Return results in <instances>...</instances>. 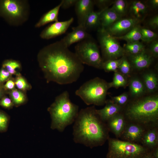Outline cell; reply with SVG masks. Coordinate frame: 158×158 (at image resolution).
<instances>
[{
    "instance_id": "6da1fadb",
    "label": "cell",
    "mask_w": 158,
    "mask_h": 158,
    "mask_svg": "<svg viewBox=\"0 0 158 158\" xmlns=\"http://www.w3.org/2000/svg\"><path fill=\"white\" fill-rule=\"evenodd\" d=\"M37 59L48 82L72 83L78 80L84 69L75 53L69 49L62 39L42 49Z\"/></svg>"
},
{
    "instance_id": "7a4b0ae2",
    "label": "cell",
    "mask_w": 158,
    "mask_h": 158,
    "mask_svg": "<svg viewBox=\"0 0 158 158\" xmlns=\"http://www.w3.org/2000/svg\"><path fill=\"white\" fill-rule=\"evenodd\" d=\"M94 106L81 109L73 126V140L92 148L103 145L109 138V129L97 113Z\"/></svg>"
},
{
    "instance_id": "3957f363",
    "label": "cell",
    "mask_w": 158,
    "mask_h": 158,
    "mask_svg": "<svg viewBox=\"0 0 158 158\" xmlns=\"http://www.w3.org/2000/svg\"><path fill=\"white\" fill-rule=\"evenodd\" d=\"M129 122L140 124L148 128L156 127L158 121V96H148L130 103L125 112Z\"/></svg>"
},
{
    "instance_id": "277c9868",
    "label": "cell",
    "mask_w": 158,
    "mask_h": 158,
    "mask_svg": "<svg viewBox=\"0 0 158 158\" xmlns=\"http://www.w3.org/2000/svg\"><path fill=\"white\" fill-rule=\"evenodd\" d=\"M78 106L71 101L69 95L65 91L57 96L48 108L51 118V128L63 132L74 122L78 113Z\"/></svg>"
},
{
    "instance_id": "5b68a950",
    "label": "cell",
    "mask_w": 158,
    "mask_h": 158,
    "mask_svg": "<svg viewBox=\"0 0 158 158\" xmlns=\"http://www.w3.org/2000/svg\"><path fill=\"white\" fill-rule=\"evenodd\" d=\"M108 83L104 80L97 77L84 83L75 92L87 105L101 106L106 101Z\"/></svg>"
},
{
    "instance_id": "8992f818",
    "label": "cell",
    "mask_w": 158,
    "mask_h": 158,
    "mask_svg": "<svg viewBox=\"0 0 158 158\" xmlns=\"http://www.w3.org/2000/svg\"><path fill=\"white\" fill-rule=\"evenodd\" d=\"M30 13V5L27 0H0V16L11 25H23L28 20Z\"/></svg>"
},
{
    "instance_id": "52a82bcc",
    "label": "cell",
    "mask_w": 158,
    "mask_h": 158,
    "mask_svg": "<svg viewBox=\"0 0 158 158\" xmlns=\"http://www.w3.org/2000/svg\"><path fill=\"white\" fill-rule=\"evenodd\" d=\"M107 158H142L150 150L137 143L109 138Z\"/></svg>"
},
{
    "instance_id": "ba28073f",
    "label": "cell",
    "mask_w": 158,
    "mask_h": 158,
    "mask_svg": "<svg viewBox=\"0 0 158 158\" xmlns=\"http://www.w3.org/2000/svg\"><path fill=\"white\" fill-rule=\"evenodd\" d=\"M75 49V54L83 64L102 68L103 60L97 44L91 37L79 42Z\"/></svg>"
},
{
    "instance_id": "9c48e42d",
    "label": "cell",
    "mask_w": 158,
    "mask_h": 158,
    "mask_svg": "<svg viewBox=\"0 0 158 158\" xmlns=\"http://www.w3.org/2000/svg\"><path fill=\"white\" fill-rule=\"evenodd\" d=\"M98 36L102 55L106 60L118 59L124 56L123 48L118 40L104 29L98 28Z\"/></svg>"
},
{
    "instance_id": "30bf717a",
    "label": "cell",
    "mask_w": 158,
    "mask_h": 158,
    "mask_svg": "<svg viewBox=\"0 0 158 158\" xmlns=\"http://www.w3.org/2000/svg\"><path fill=\"white\" fill-rule=\"evenodd\" d=\"M141 21L139 19L132 17L121 18L104 29L113 36H120L126 34L135 26L139 25Z\"/></svg>"
},
{
    "instance_id": "8fae6325",
    "label": "cell",
    "mask_w": 158,
    "mask_h": 158,
    "mask_svg": "<svg viewBox=\"0 0 158 158\" xmlns=\"http://www.w3.org/2000/svg\"><path fill=\"white\" fill-rule=\"evenodd\" d=\"M73 20L72 17L65 21L55 22L43 30L40 37L42 39L48 40L61 35L66 32Z\"/></svg>"
},
{
    "instance_id": "7c38bea8",
    "label": "cell",
    "mask_w": 158,
    "mask_h": 158,
    "mask_svg": "<svg viewBox=\"0 0 158 158\" xmlns=\"http://www.w3.org/2000/svg\"><path fill=\"white\" fill-rule=\"evenodd\" d=\"M146 129L140 124L129 122L126 123L121 136H122L125 141L137 143L140 142Z\"/></svg>"
},
{
    "instance_id": "4fadbf2b",
    "label": "cell",
    "mask_w": 158,
    "mask_h": 158,
    "mask_svg": "<svg viewBox=\"0 0 158 158\" xmlns=\"http://www.w3.org/2000/svg\"><path fill=\"white\" fill-rule=\"evenodd\" d=\"M94 0H78L75 5V10L78 25L85 27L86 19L89 14L93 11Z\"/></svg>"
},
{
    "instance_id": "5bb4252c",
    "label": "cell",
    "mask_w": 158,
    "mask_h": 158,
    "mask_svg": "<svg viewBox=\"0 0 158 158\" xmlns=\"http://www.w3.org/2000/svg\"><path fill=\"white\" fill-rule=\"evenodd\" d=\"M91 37L85 27L78 25L72 28V31L61 39L68 47L73 44L81 42Z\"/></svg>"
},
{
    "instance_id": "9a60e30c",
    "label": "cell",
    "mask_w": 158,
    "mask_h": 158,
    "mask_svg": "<svg viewBox=\"0 0 158 158\" xmlns=\"http://www.w3.org/2000/svg\"><path fill=\"white\" fill-rule=\"evenodd\" d=\"M107 126L117 137H120L126 124L124 116L119 113L110 118L107 121Z\"/></svg>"
},
{
    "instance_id": "2e32d148",
    "label": "cell",
    "mask_w": 158,
    "mask_h": 158,
    "mask_svg": "<svg viewBox=\"0 0 158 158\" xmlns=\"http://www.w3.org/2000/svg\"><path fill=\"white\" fill-rule=\"evenodd\" d=\"M104 107L96 111L101 119L104 121H107L115 115L120 113L122 107L111 100H106Z\"/></svg>"
},
{
    "instance_id": "e0dca14e",
    "label": "cell",
    "mask_w": 158,
    "mask_h": 158,
    "mask_svg": "<svg viewBox=\"0 0 158 158\" xmlns=\"http://www.w3.org/2000/svg\"><path fill=\"white\" fill-rule=\"evenodd\" d=\"M140 142L142 145L150 150H152L157 147L158 133L157 127L148 128L146 130Z\"/></svg>"
},
{
    "instance_id": "ac0fdd59",
    "label": "cell",
    "mask_w": 158,
    "mask_h": 158,
    "mask_svg": "<svg viewBox=\"0 0 158 158\" xmlns=\"http://www.w3.org/2000/svg\"><path fill=\"white\" fill-rule=\"evenodd\" d=\"M121 18L111 7L105 9L100 15L99 28L106 29Z\"/></svg>"
},
{
    "instance_id": "d6986e66",
    "label": "cell",
    "mask_w": 158,
    "mask_h": 158,
    "mask_svg": "<svg viewBox=\"0 0 158 158\" xmlns=\"http://www.w3.org/2000/svg\"><path fill=\"white\" fill-rule=\"evenodd\" d=\"M152 56L146 51L136 55H130V60L132 65L138 69L148 68L152 62Z\"/></svg>"
},
{
    "instance_id": "ffe728a7",
    "label": "cell",
    "mask_w": 158,
    "mask_h": 158,
    "mask_svg": "<svg viewBox=\"0 0 158 158\" xmlns=\"http://www.w3.org/2000/svg\"><path fill=\"white\" fill-rule=\"evenodd\" d=\"M148 8L147 4L143 1H133L129 5L128 11L131 17L141 21L147 12Z\"/></svg>"
},
{
    "instance_id": "44dd1931",
    "label": "cell",
    "mask_w": 158,
    "mask_h": 158,
    "mask_svg": "<svg viewBox=\"0 0 158 158\" xmlns=\"http://www.w3.org/2000/svg\"><path fill=\"white\" fill-rule=\"evenodd\" d=\"M61 5V2L58 5L45 13L35 24V27L38 28L49 23L58 21L59 12Z\"/></svg>"
},
{
    "instance_id": "7402d4cb",
    "label": "cell",
    "mask_w": 158,
    "mask_h": 158,
    "mask_svg": "<svg viewBox=\"0 0 158 158\" xmlns=\"http://www.w3.org/2000/svg\"><path fill=\"white\" fill-rule=\"evenodd\" d=\"M140 28V26L138 25L126 34L120 36L114 37L117 40H125L127 43L139 41L141 39V37Z\"/></svg>"
},
{
    "instance_id": "603a6c76",
    "label": "cell",
    "mask_w": 158,
    "mask_h": 158,
    "mask_svg": "<svg viewBox=\"0 0 158 158\" xmlns=\"http://www.w3.org/2000/svg\"><path fill=\"white\" fill-rule=\"evenodd\" d=\"M125 53L130 55L139 54L146 51L145 45L141 42H136L127 43L123 47Z\"/></svg>"
},
{
    "instance_id": "cb8c5ba5",
    "label": "cell",
    "mask_w": 158,
    "mask_h": 158,
    "mask_svg": "<svg viewBox=\"0 0 158 158\" xmlns=\"http://www.w3.org/2000/svg\"><path fill=\"white\" fill-rule=\"evenodd\" d=\"M144 84L149 92H152L157 89L158 87V78L156 75L152 72L145 73L143 76Z\"/></svg>"
},
{
    "instance_id": "d4e9b609",
    "label": "cell",
    "mask_w": 158,
    "mask_h": 158,
    "mask_svg": "<svg viewBox=\"0 0 158 158\" xmlns=\"http://www.w3.org/2000/svg\"><path fill=\"white\" fill-rule=\"evenodd\" d=\"M104 9L101 10L98 12L93 11L89 14L86 19L85 23V26L86 30L97 27H98V28H99L100 15Z\"/></svg>"
},
{
    "instance_id": "484cf974",
    "label": "cell",
    "mask_w": 158,
    "mask_h": 158,
    "mask_svg": "<svg viewBox=\"0 0 158 158\" xmlns=\"http://www.w3.org/2000/svg\"><path fill=\"white\" fill-rule=\"evenodd\" d=\"M129 88L130 93L133 96L138 97L144 93L145 87L144 83L140 80L135 78L130 81Z\"/></svg>"
},
{
    "instance_id": "4316f807",
    "label": "cell",
    "mask_w": 158,
    "mask_h": 158,
    "mask_svg": "<svg viewBox=\"0 0 158 158\" xmlns=\"http://www.w3.org/2000/svg\"><path fill=\"white\" fill-rule=\"evenodd\" d=\"M111 7L121 17L125 16L128 10L129 4L125 0H116L114 1Z\"/></svg>"
},
{
    "instance_id": "83f0119b",
    "label": "cell",
    "mask_w": 158,
    "mask_h": 158,
    "mask_svg": "<svg viewBox=\"0 0 158 158\" xmlns=\"http://www.w3.org/2000/svg\"><path fill=\"white\" fill-rule=\"evenodd\" d=\"M127 83V80L124 75L116 71L115 72L112 81L108 83V86L109 88L114 87L117 88L125 87Z\"/></svg>"
},
{
    "instance_id": "f1b7e54d",
    "label": "cell",
    "mask_w": 158,
    "mask_h": 158,
    "mask_svg": "<svg viewBox=\"0 0 158 158\" xmlns=\"http://www.w3.org/2000/svg\"><path fill=\"white\" fill-rule=\"evenodd\" d=\"M122 57L118 59L108 60L104 61L102 68L107 72L117 71L121 62Z\"/></svg>"
},
{
    "instance_id": "f546056e",
    "label": "cell",
    "mask_w": 158,
    "mask_h": 158,
    "mask_svg": "<svg viewBox=\"0 0 158 158\" xmlns=\"http://www.w3.org/2000/svg\"><path fill=\"white\" fill-rule=\"evenodd\" d=\"M140 31L141 36V40L145 42H150L156 39L157 37L156 33L147 28L140 27Z\"/></svg>"
},
{
    "instance_id": "4dcf8cb0",
    "label": "cell",
    "mask_w": 158,
    "mask_h": 158,
    "mask_svg": "<svg viewBox=\"0 0 158 158\" xmlns=\"http://www.w3.org/2000/svg\"><path fill=\"white\" fill-rule=\"evenodd\" d=\"M2 67L10 74H13L16 72V69L20 67V64L19 62L15 60H7L3 63Z\"/></svg>"
},
{
    "instance_id": "1f68e13d",
    "label": "cell",
    "mask_w": 158,
    "mask_h": 158,
    "mask_svg": "<svg viewBox=\"0 0 158 158\" xmlns=\"http://www.w3.org/2000/svg\"><path fill=\"white\" fill-rule=\"evenodd\" d=\"M131 64L126 58L123 56L121 62L119 65L118 69L121 73L123 75H127L129 74L130 70Z\"/></svg>"
},
{
    "instance_id": "d6a6232c",
    "label": "cell",
    "mask_w": 158,
    "mask_h": 158,
    "mask_svg": "<svg viewBox=\"0 0 158 158\" xmlns=\"http://www.w3.org/2000/svg\"><path fill=\"white\" fill-rule=\"evenodd\" d=\"M11 96L13 102L16 104L23 103L25 100L24 94L21 92L16 90H13L11 92Z\"/></svg>"
},
{
    "instance_id": "836d02e7",
    "label": "cell",
    "mask_w": 158,
    "mask_h": 158,
    "mask_svg": "<svg viewBox=\"0 0 158 158\" xmlns=\"http://www.w3.org/2000/svg\"><path fill=\"white\" fill-rule=\"evenodd\" d=\"M128 96L127 94L124 93L118 96L111 97V101L121 107L125 105L128 102Z\"/></svg>"
},
{
    "instance_id": "e575fe53",
    "label": "cell",
    "mask_w": 158,
    "mask_h": 158,
    "mask_svg": "<svg viewBox=\"0 0 158 158\" xmlns=\"http://www.w3.org/2000/svg\"><path fill=\"white\" fill-rule=\"evenodd\" d=\"M9 119L5 113L0 111V132H4L7 128Z\"/></svg>"
},
{
    "instance_id": "d590c367",
    "label": "cell",
    "mask_w": 158,
    "mask_h": 158,
    "mask_svg": "<svg viewBox=\"0 0 158 158\" xmlns=\"http://www.w3.org/2000/svg\"><path fill=\"white\" fill-rule=\"evenodd\" d=\"M150 42L149 47L150 55L157 58L158 56V41L156 39Z\"/></svg>"
},
{
    "instance_id": "8d00e7d4",
    "label": "cell",
    "mask_w": 158,
    "mask_h": 158,
    "mask_svg": "<svg viewBox=\"0 0 158 158\" xmlns=\"http://www.w3.org/2000/svg\"><path fill=\"white\" fill-rule=\"evenodd\" d=\"M95 4H96L102 10L109 8V6L112 4L114 1L110 0H94Z\"/></svg>"
},
{
    "instance_id": "74e56055",
    "label": "cell",
    "mask_w": 158,
    "mask_h": 158,
    "mask_svg": "<svg viewBox=\"0 0 158 158\" xmlns=\"http://www.w3.org/2000/svg\"><path fill=\"white\" fill-rule=\"evenodd\" d=\"M15 84L18 88L21 90H25L29 87L26 81L21 77H19L17 78Z\"/></svg>"
},
{
    "instance_id": "f35d334b",
    "label": "cell",
    "mask_w": 158,
    "mask_h": 158,
    "mask_svg": "<svg viewBox=\"0 0 158 158\" xmlns=\"http://www.w3.org/2000/svg\"><path fill=\"white\" fill-rule=\"evenodd\" d=\"M148 26L153 30H156L158 28V16L156 15L151 18L148 23Z\"/></svg>"
},
{
    "instance_id": "ab89813d",
    "label": "cell",
    "mask_w": 158,
    "mask_h": 158,
    "mask_svg": "<svg viewBox=\"0 0 158 158\" xmlns=\"http://www.w3.org/2000/svg\"><path fill=\"white\" fill-rule=\"evenodd\" d=\"M78 0H63L61 1V7L63 9H67L75 5Z\"/></svg>"
},
{
    "instance_id": "60d3db41",
    "label": "cell",
    "mask_w": 158,
    "mask_h": 158,
    "mask_svg": "<svg viewBox=\"0 0 158 158\" xmlns=\"http://www.w3.org/2000/svg\"><path fill=\"white\" fill-rule=\"evenodd\" d=\"M10 74L4 68L0 71V83H2L6 80L9 77Z\"/></svg>"
},
{
    "instance_id": "b9f144b4",
    "label": "cell",
    "mask_w": 158,
    "mask_h": 158,
    "mask_svg": "<svg viewBox=\"0 0 158 158\" xmlns=\"http://www.w3.org/2000/svg\"><path fill=\"white\" fill-rule=\"evenodd\" d=\"M12 104L11 99L7 97L3 98L0 101V105L6 108L11 107L12 105Z\"/></svg>"
},
{
    "instance_id": "7bdbcfd3",
    "label": "cell",
    "mask_w": 158,
    "mask_h": 158,
    "mask_svg": "<svg viewBox=\"0 0 158 158\" xmlns=\"http://www.w3.org/2000/svg\"><path fill=\"white\" fill-rule=\"evenodd\" d=\"M15 86L14 82L10 80L7 81L4 85L5 87L8 90H12L13 89Z\"/></svg>"
},
{
    "instance_id": "ee69618b",
    "label": "cell",
    "mask_w": 158,
    "mask_h": 158,
    "mask_svg": "<svg viewBox=\"0 0 158 158\" xmlns=\"http://www.w3.org/2000/svg\"><path fill=\"white\" fill-rule=\"evenodd\" d=\"M149 3L151 7L153 9H156L158 7V0H150Z\"/></svg>"
},
{
    "instance_id": "f6af8a7d",
    "label": "cell",
    "mask_w": 158,
    "mask_h": 158,
    "mask_svg": "<svg viewBox=\"0 0 158 158\" xmlns=\"http://www.w3.org/2000/svg\"><path fill=\"white\" fill-rule=\"evenodd\" d=\"M153 156L154 158H158V148L156 147L152 150Z\"/></svg>"
},
{
    "instance_id": "bcb514c9",
    "label": "cell",
    "mask_w": 158,
    "mask_h": 158,
    "mask_svg": "<svg viewBox=\"0 0 158 158\" xmlns=\"http://www.w3.org/2000/svg\"><path fill=\"white\" fill-rule=\"evenodd\" d=\"M142 158H154L153 157L152 151H150L146 155H145Z\"/></svg>"
},
{
    "instance_id": "7dc6e473",
    "label": "cell",
    "mask_w": 158,
    "mask_h": 158,
    "mask_svg": "<svg viewBox=\"0 0 158 158\" xmlns=\"http://www.w3.org/2000/svg\"><path fill=\"white\" fill-rule=\"evenodd\" d=\"M2 90L1 89L0 87V98L2 94Z\"/></svg>"
}]
</instances>
